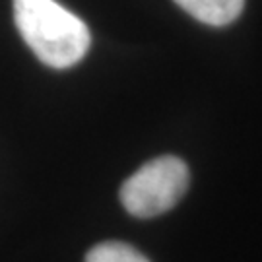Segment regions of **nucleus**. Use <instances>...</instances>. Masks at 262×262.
I'll return each instance as SVG.
<instances>
[{"mask_svg":"<svg viewBox=\"0 0 262 262\" xmlns=\"http://www.w3.org/2000/svg\"><path fill=\"white\" fill-rule=\"evenodd\" d=\"M14 19L28 47L51 68L78 64L92 43L88 26L56 0H14Z\"/></svg>","mask_w":262,"mask_h":262,"instance_id":"1","label":"nucleus"},{"mask_svg":"<svg viewBox=\"0 0 262 262\" xmlns=\"http://www.w3.org/2000/svg\"><path fill=\"white\" fill-rule=\"evenodd\" d=\"M188 167L177 156H161L142 165L121 187V202L136 217H156L169 212L188 188Z\"/></svg>","mask_w":262,"mask_h":262,"instance_id":"2","label":"nucleus"},{"mask_svg":"<svg viewBox=\"0 0 262 262\" xmlns=\"http://www.w3.org/2000/svg\"><path fill=\"white\" fill-rule=\"evenodd\" d=\"M175 2L194 19L214 28L229 26L241 16L245 6V0H175Z\"/></svg>","mask_w":262,"mask_h":262,"instance_id":"3","label":"nucleus"},{"mask_svg":"<svg viewBox=\"0 0 262 262\" xmlns=\"http://www.w3.org/2000/svg\"><path fill=\"white\" fill-rule=\"evenodd\" d=\"M85 262H150L140 251L134 247L119 241L95 245L90 253L85 254Z\"/></svg>","mask_w":262,"mask_h":262,"instance_id":"4","label":"nucleus"}]
</instances>
